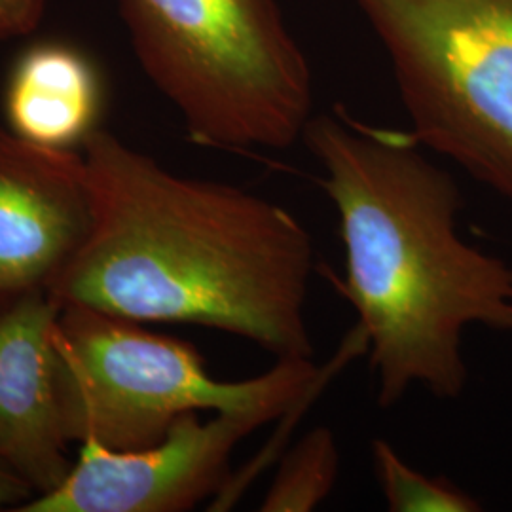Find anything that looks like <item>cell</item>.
Masks as SVG:
<instances>
[{
    "label": "cell",
    "instance_id": "6",
    "mask_svg": "<svg viewBox=\"0 0 512 512\" xmlns=\"http://www.w3.org/2000/svg\"><path fill=\"white\" fill-rule=\"evenodd\" d=\"M279 420L272 412L184 414L164 439L114 450L80 442L69 475L18 512H184L219 495L230 480V459L241 440Z\"/></svg>",
    "mask_w": 512,
    "mask_h": 512
},
{
    "label": "cell",
    "instance_id": "3",
    "mask_svg": "<svg viewBox=\"0 0 512 512\" xmlns=\"http://www.w3.org/2000/svg\"><path fill=\"white\" fill-rule=\"evenodd\" d=\"M137 59L192 143L285 150L313 109L306 55L275 0H118Z\"/></svg>",
    "mask_w": 512,
    "mask_h": 512
},
{
    "label": "cell",
    "instance_id": "10",
    "mask_svg": "<svg viewBox=\"0 0 512 512\" xmlns=\"http://www.w3.org/2000/svg\"><path fill=\"white\" fill-rule=\"evenodd\" d=\"M340 446L332 429L319 425L308 431L281 459L262 512H310L327 501L340 476Z\"/></svg>",
    "mask_w": 512,
    "mask_h": 512
},
{
    "label": "cell",
    "instance_id": "7",
    "mask_svg": "<svg viewBox=\"0 0 512 512\" xmlns=\"http://www.w3.org/2000/svg\"><path fill=\"white\" fill-rule=\"evenodd\" d=\"M92 222L82 152L40 147L0 128V317L50 294Z\"/></svg>",
    "mask_w": 512,
    "mask_h": 512
},
{
    "label": "cell",
    "instance_id": "11",
    "mask_svg": "<svg viewBox=\"0 0 512 512\" xmlns=\"http://www.w3.org/2000/svg\"><path fill=\"white\" fill-rule=\"evenodd\" d=\"M374 475L391 512H480V499L448 476L425 475L410 465L387 439L370 446Z\"/></svg>",
    "mask_w": 512,
    "mask_h": 512
},
{
    "label": "cell",
    "instance_id": "8",
    "mask_svg": "<svg viewBox=\"0 0 512 512\" xmlns=\"http://www.w3.org/2000/svg\"><path fill=\"white\" fill-rule=\"evenodd\" d=\"M59 311L40 294L0 317V461L37 495L57 488L74 463L54 342Z\"/></svg>",
    "mask_w": 512,
    "mask_h": 512
},
{
    "label": "cell",
    "instance_id": "5",
    "mask_svg": "<svg viewBox=\"0 0 512 512\" xmlns=\"http://www.w3.org/2000/svg\"><path fill=\"white\" fill-rule=\"evenodd\" d=\"M412 135L512 207V0H355Z\"/></svg>",
    "mask_w": 512,
    "mask_h": 512
},
{
    "label": "cell",
    "instance_id": "9",
    "mask_svg": "<svg viewBox=\"0 0 512 512\" xmlns=\"http://www.w3.org/2000/svg\"><path fill=\"white\" fill-rule=\"evenodd\" d=\"M103 86L73 46L37 44L19 57L4 92L8 129L40 147L74 150L99 129Z\"/></svg>",
    "mask_w": 512,
    "mask_h": 512
},
{
    "label": "cell",
    "instance_id": "12",
    "mask_svg": "<svg viewBox=\"0 0 512 512\" xmlns=\"http://www.w3.org/2000/svg\"><path fill=\"white\" fill-rule=\"evenodd\" d=\"M46 14V0H0V46L31 35Z\"/></svg>",
    "mask_w": 512,
    "mask_h": 512
},
{
    "label": "cell",
    "instance_id": "4",
    "mask_svg": "<svg viewBox=\"0 0 512 512\" xmlns=\"http://www.w3.org/2000/svg\"><path fill=\"white\" fill-rule=\"evenodd\" d=\"M54 342L69 439L114 450L156 444L190 412L283 418L327 382L311 359H277L255 378L222 382L192 344L86 306H61Z\"/></svg>",
    "mask_w": 512,
    "mask_h": 512
},
{
    "label": "cell",
    "instance_id": "13",
    "mask_svg": "<svg viewBox=\"0 0 512 512\" xmlns=\"http://www.w3.org/2000/svg\"><path fill=\"white\" fill-rule=\"evenodd\" d=\"M37 497V492L0 461V512H18L19 507Z\"/></svg>",
    "mask_w": 512,
    "mask_h": 512
},
{
    "label": "cell",
    "instance_id": "1",
    "mask_svg": "<svg viewBox=\"0 0 512 512\" xmlns=\"http://www.w3.org/2000/svg\"><path fill=\"white\" fill-rule=\"evenodd\" d=\"M90 236L50 296L137 323L220 330L277 359H313L308 228L234 184L183 177L95 129L82 145Z\"/></svg>",
    "mask_w": 512,
    "mask_h": 512
},
{
    "label": "cell",
    "instance_id": "2",
    "mask_svg": "<svg viewBox=\"0 0 512 512\" xmlns=\"http://www.w3.org/2000/svg\"><path fill=\"white\" fill-rule=\"evenodd\" d=\"M302 141L338 213L348 298L382 408L421 387L458 401L465 332H512V266L459 234L463 194L412 131L357 120L342 105L311 116Z\"/></svg>",
    "mask_w": 512,
    "mask_h": 512
}]
</instances>
